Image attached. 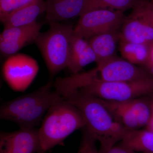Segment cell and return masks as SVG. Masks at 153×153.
Returning <instances> with one entry per match:
<instances>
[{
  "mask_svg": "<svg viewBox=\"0 0 153 153\" xmlns=\"http://www.w3.org/2000/svg\"><path fill=\"white\" fill-rule=\"evenodd\" d=\"M81 113L86 122L85 128L100 144L103 153L110 149L123 138L128 130L115 120L99 98L78 90L62 96Z\"/></svg>",
  "mask_w": 153,
  "mask_h": 153,
  "instance_id": "6da1fadb",
  "label": "cell"
},
{
  "mask_svg": "<svg viewBox=\"0 0 153 153\" xmlns=\"http://www.w3.org/2000/svg\"><path fill=\"white\" fill-rule=\"evenodd\" d=\"M51 81L32 93L3 102L0 118L14 123L21 129L35 128L49 108L63 98L54 89Z\"/></svg>",
  "mask_w": 153,
  "mask_h": 153,
  "instance_id": "7a4b0ae2",
  "label": "cell"
},
{
  "mask_svg": "<svg viewBox=\"0 0 153 153\" xmlns=\"http://www.w3.org/2000/svg\"><path fill=\"white\" fill-rule=\"evenodd\" d=\"M86 126L83 115L64 99L51 106L38 129L40 153H45L63 141L75 131Z\"/></svg>",
  "mask_w": 153,
  "mask_h": 153,
  "instance_id": "3957f363",
  "label": "cell"
},
{
  "mask_svg": "<svg viewBox=\"0 0 153 153\" xmlns=\"http://www.w3.org/2000/svg\"><path fill=\"white\" fill-rule=\"evenodd\" d=\"M49 30L40 33L35 43L45 60L50 75L54 76L68 65L74 28L71 25L49 23Z\"/></svg>",
  "mask_w": 153,
  "mask_h": 153,
  "instance_id": "277c9868",
  "label": "cell"
},
{
  "mask_svg": "<svg viewBox=\"0 0 153 153\" xmlns=\"http://www.w3.org/2000/svg\"><path fill=\"white\" fill-rule=\"evenodd\" d=\"M77 90L105 100L127 101L152 95L153 77L127 82L96 81Z\"/></svg>",
  "mask_w": 153,
  "mask_h": 153,
  "instance_id": "5b68a950",
  "label": "cell"
},
{
  "mask_svg": "<svg viewBox=\"0 0 153 153\" xmlns=\"http://www.w3.org/2000/svg\"><path fill=\"white\" fill-rule=\"evenodd\" d=\"M126 18L122 11L108 9L92 10L79 17L74 34L87 40L102 33L119 31Z\"/></svg>",
  "mask_w": 153,
  "mask_h": 153,
  "instance_id": "8992f818",
  "label": "cell"
},
{
  "mask_svg": "<svg viewBox=\"0 0 153 153\" xmlns=\"http://www.w3.org/2000/svg\"><path fill=\"white\" fill-rule=\"evenodd\" d=\"M149 0H143L126 18L120 32V40L150 45L153 43V24Z\"/></svg>",
  "mask_w": 153,
  "mask_h": 153,
  "instance_id": "52a82bcc",
  "label": "cell"
},
{
  "mask_svg": "<svg viewBox=\"0 0 153 153\" xmlns=\"http://www.w3.org/2000/svg\"><path fill=\"white\" fill-rule=\"evenodd\" d=\"M37 61L24 54L12 55L4 63L3 76L13 90L23 91L32 83L39 71Z\"/></svg>",
  "mask_w": 153,
  "mask_h": 153,
  "instance_id": "ba28073f",
  "label": "cell"
},
{
  "mask_svg": "<svg viewBox=\"0 0 153 153\" xmlns=\"http://www.w3.org/2000/svg\"><path fill=\"white\" fill-rule=\"evenodd\" d=\"M96 68L98 81L102 82H127L152 76L146 68L117 57Z\"/></svg>",
  "mask_w": 153,
  "mask_h": 153,
  "instance_id": "9c48e42d",
  "label": "cell"
},
{
  "mask_svg": "<svg viewBox=\"0 0 153 153\" xmlns=\"http://www.w3.org/2000/svg\"><path fill=\"white\" fill-rule=\"evenodd\" d=\"M41 151L38 129L20 128L0 134V153H40Z\"/></svg>",
  "mask_w": 153,
  "mask_h": 153,
  "instance_id": "30bf717a",
  "label": "cell"
},
{
  "mask_svg": "<svg viewBox=\"0 0 153 153\" xmlns=\"http://www.w3.org/2000/svg\"><path fill=\"white\" fill-rule=\"evenodd\" d=\"M42 25L36 22L32 25L4 28L0 35V51L5 56L15 55L28 44L35 42Z\"/></svg>",
  "mask_w": 153,
  "mask_h": 153,
  "instance_id": "8fae6325",
  "label": "cell"
},
{
  "mask_svg": "<svg viewBox=\"0 0 153 153\" xmlns=\"http://www.w3.org/2000/svg\"><path fill=\"white\" fill-rule=\"evenodd\" d=\"M46 19L49 23H60L97 9L96 0H48Z\"/></svg>",
  "mask_w": 153,
  "mask_h": 153,
  "instance_id": "7c38bea8",
  "label": "cell"
},
{
  "mask_svg": "<svg viewBox=\"0 0 153 153\" xmlns=\"http://www.w3.org/2000/svg\"><path fill=\"white\" fill-rule=\"evenodd\" d=\"M96 61L95 53L88 41L74 33L70 44L67 68L72 74H75Z\"/></svg>",
  "mask_w": 153,
  "mask_h": 153,
  "instance_id": "4fadbf2b",
  "label": "cell"
},
{
  "mask_svg": "<svg viewBox=\"0 0 153 153\" xmlns=\"http://www.w3.org/2000/svg\"><path fill=\"white\" fill-rule=\"evenodd\" d=\"M47 2L44 0H35L9 14L2 22L4 28L32 25L37 22L41 14L47 11Z\"/></svg>",
  "mask_w": 153,
  "mask_h": 153,
  "instance_id": "5bb4252c",
  "label": "cell"
},
{
  "mask_svg": "<svg viewBox=\"0 0 153 153\" xmlns=\"http://www.w3.org/2000/svg\"><path fill=\"white\" fill-rule=\"evenodd\" d=\"M120 40V32H107L93 36L88 42L95 53L97 66H100L117 57V44Z\"/></svg>",
  "mask_w": 153,
  "mask_h": 153,
  "instance_id": "9a60e30c",
  "label": "cell"
},
{
  "mask_svg": "<svg viewBox=\"0 0 153 153\" xmlns=\"http://www.w3.org/2000/svg\"><path fill=\"white\" fill-rule=\"evenodd\" d=\"M133 152L153 153V132L149 130H128L121 143Z\"/></svg>",
  "mask_w": 153,
  "mask_h": 153,
  "instance_id": "2e32d148",
  "label": "cell"
},
{
  "mask_svg": "<svg viewBox=\"0 0 153 153\" xmlns=\"http://www.w3.org/2000/svg\"><path fill=\"white\" fill-rule=\"evenodd\" d=\"M100 99L115 120L121 124L128 130L137 129L140 128L136 118L127 101L118 102Z\"/></svg>",
  "mask_w": 153,
  "mask_h": 153,
  "instance_id": "e0dca14e",
  "label": "cell"
},
{
  "mask_svg": "<svg viewBox=\"0 0 153 153\" xmlns=\"http://www.w3.org/2000/svg\"><path fill=\"white\" fill-rule=\"evenodd\" d=\"M120 51L125 60L134 65L145 66L149 60V45L120 40Z\"/></svg>",
  "mask_w": 153,
  "mask_h": 153,
  "instance_id": "ac0fdd59",
  "label": "cell"
},
{
  "mask_svg": "<svg viewBox=\"0 0 153 153\" xmlns=\"http://www.w3.org/2000/svg\"><path fill=\"white\" fill-rule=\"evenodd\" d=\"M135 115L140 128L146 126L151 118L150 102L137 98L127 101Z\"/></svg>",
  "mask_w": 153,
  "mask_h": 153,
  "instance_id": "d6986e66",
  "label": "cell"
},
{
  "mask_svg": "<svg viewBox=\"0 0 153 153\" xmlns=\"http://www.w3.org/2000/svg\"><path fill=\"white\" fill-rule=\"evenodd\" d=\"M143 0H96L97 9H112L122 11L133 9Z\"/></svg>",
  "mask_w": 153,
  "mask_h": 153,
  "instance_id": "ffe728a7",
  "label": "cell"
},
{
  "mask_svg": "<svg viewBox=\"0 0 153 153\" xmlns=\"http://www.w3.org/2000/svg\"><path fill=\"white\" fill-rule=\"evenodd\" d=\"M35 0H0V20L3 21L9 14Z\"/></svg>",
  "mask_w": 153,
  "mask_h": 153,
  "instance_id": "44dd1931",
  "label": "cell"
},
{
  "mask_svg": "<svg viewBox=\"0 0 153 153\" xmlns=\"http://www.w3.org/2000/svg\"><path fill=\"white\" fill-rule=\"evenodd\" d=\"M82 129L83 135L77 153H102L100 150H98L96 146V140L89 134L85 128Z\"/></svg>",
  "mask_w": 153,
  "mask_h": 153,
  "instance_id": "7402d4cb",
  "label": "cell"
},
{
  "mask_svg": "<svg viewBox=\"0 0 153 153\" xmlns=\"http://www.w3.org/2000/svg\"><path fill=\"white\" fill-rule=\"evenodd\" d=\"M103 153H135L121 144L113 147L112 148Z\"/></svg>",
  "mask_w": 153,
  "mask_h": 153,
  "instance_id": "603a6c76",
  "label": "cell"
},
{
  "mask_svg": "<svg viewBox=\"0 0 153 153\" xmlns=\"http://www.w3.org/2000/svg\"><path fill=\"white\" fill-rule=\"evenodd\" d=\"M153 64V43L149 45V54L147 63L144 66Z\"/></svg>",
  "mask_w": 153,
  "mask_h": 153,
  "instance_id": "cb8c5ba5",
  "label": "cell"
},
{
  "mask_svg": "<svg viewBox=\"0 0 153 153\" xmlns=\"http://www.w3.org/2000/svg\"><path fill=\"white\" fill-rule=\"evenodd\" d=\"M149 10L151 20L153 24V0H149Z\"/></svg>",
  "mask_w": 153,
  "mask_h": 153,
  "instance_id": "d4e9b609",
  "label": "cell"
},
{
  "mask_svg": "<svg viewBox=\"0 0 153 153\" xmlns=\"http://www.w3.org/2000/svg\"><path fill=\"white\" fill-rule=\"evenodd\" d=\"M145 67L149 73L153 77V64L147 65V66H145Z\"/></svg>",
  "mask_w": 153,
  "mask_h": 153,
  "instance_id": "484cf974",
  "label": "cell"
},
{
  "mask_svg": "<svg viewBox=\"0 0 153 153\" xmlns=\"http://www.w3.org/2000/svg\"><path fill=\"white\" fill-rule=\"evenodd\" d=\"M146 126V128L147 129L153 132V120H150Z\"/></svg>",
  "mask_w": 153,
  "mask_h": 153,
  "instance_id": "4316f807",
  "label": "cell"
},
{
  "mask_svg": "<svg viewBox=\"0 0 153 153\" xmlns=\"http://www.w3.org/2000/svg\"><path fill=\"white\" fill-rule=\"evenodd\" d=\"M150 106L151 109V118L153 120V98H152L150 101Z\"/></svg>",
  "mask_w": 153,
  "mask_h": 153,
  "instance_id": "83f0119b",
  "label": "cell"
}]
</instances>
